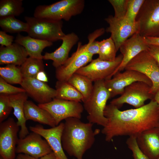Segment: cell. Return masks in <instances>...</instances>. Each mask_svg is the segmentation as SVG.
Wrapping results in <instances>:
<instances>
[{
    "instance_id": "obj_1",
    "label": "cell",
    "mask_w": 159,
    "mask_h": 159,
    "mask_svg": "<svg viewBox=\"0 0 159 159\" xmlns=\"http://www.w3.org/2000/svg\"><path fill=\"white\" fill-rule=\"evenodd\" d=\"M104 114L107 121L101 132L107 142L118 136L136 138L159 125V107L154 99L140 107L123 111L110 104L106 105Z\"/></svg>"
},
{
    "instance_id": "obj_2",
    "label": "cell",
    "mask_w": 159,
    "mask_h": 159,
    "mask_svg": "<svg viewBox=\"0 0 159 159\" xmlns=\"http://www.w3.org/2000/svg\"><path fill=\"white\" fill-rule=\"evenodd\" d=\"M64 123L61 137L64 150L76 159H83L85 153L93 145L99 130L94 131L93 124L84 122L76 118H67Z\"/></svg>"
},
{
    "instance_id": "obj_3",
    "label": "cell",
    "mask_w": 159,
    "mask_h": 159,
    "mask_svg": "<svg viewBox=\"0 0 159 159\" xmlns=\"http://www.w3.org/2000/svg\"><path fill=\"white\" fill-rule=\"evenodd\" d=\"M85 6L84 0H62L49 5L38 6L33 15L37 18L68 21L81 14Z\"/></svg>"
},
{
    "instance_id": "obj_4",
    "label": "cell",
    "mask_w": 159,
    "mask_h": 159,
    "mask_svg": "<svg viewBox=\"0 0 159 159\" xmlns=\"http://www.w3.org/2000/svg\"><path fill=\"white\" fill-rule=\"evenodd\" d=\"M93 90L89 98L83 103L84 109L87 112L88 122L104 127L107 120L104 112L110 93L106 87L105 80L94 82Z\"/></svg>"
},
{
    "instance_id": "obj_5",
    "label": "cell",
    "mask_w": 159,
    "mask_h": 159,
    "mask_svg": "<svg viewBox=\"0 0 159 159\" xmlns=\"http://www.w3.org/2000/svg\"><path fill=\"white\" fill-rule=\"evenodd\" d=\"M29 26L28 36L37 39L52 42L62 40L65 34L62 30V20L25 16Z\"/></svg>"
},
{
    "instance_id": "obj_6",
    "label": "cell",
    "mask_w": 159,
    "mask_h": 159,
    "mask_svg": "<svg viewBox=\"0 0 159 159\" xmlns=\"http://www.w3.org/2000/svg\"><path fill=\"white\" fill-rule=\"evenodd\" d=\"M136 21L141 36L159 37V0H145Z\"/></svg>"
},
{
    "instance_id": "obj_7",
    "label": "cell",
    "mask_w": 159,
    "mask_h": 159,
    "mask_svg": "<svg viewBox=\"0 0 159 159\" xmlns=\"http://www.w3.org/2000/svg\"><path fill=\"white\" fill-rule=\"evenodd\" d=\"M151 87L140 81L133 83L126 87L119 97L113 99L110 104L119 109L127 103L138 108L145 105L147 100L154 99V95L150 92Z\"/></svg>"
},
{
    "instance_id": "obj_8",
    "label": "cell",
    "mask_w": 159,
    "mask_h": 159,
    "mask_svg": "<svg viewBox=\"0 0 159 159\" xmlns=\"http://www.w3.org/2000/svg\"><path fill=\"white\" fill-rule=\"evenodd\" d=\"M40 107L49 112L53 118L56 125L70 117L80 119L84 108L80 102L54 98L47 103L38 104Z\"/></svg>"
},
{
    "instance_id": "obj_9",
    "label": "cell",
    "mask_w": 159,
    "mask_h": 159,
    "mask_svg": "<svg viewBox=\"0 0 159 159\" xmlns=\"http://www.w3.org/2000/svg\"><path fill=\"white\" fill-rule=\"evenodd\" d=\"M122 59L121 54L111 61L102 60L98 58L92 60L89 64L81 67L75 73L87 77L92 82L109 80L114 75Z\"/></svg>"
},
{
    "instance_id": "obj_10",
    "label": "cell",
    "mask_w": 159,
    "mask_h": 159,
    "mask_svg": "<svg viewBox=\"0 0 159 159\" xmlns=\"http://www.w3.org/2000/svg\"><path fill=\"white\" fill-rule=\"evenodd\" d=\"M125 69L137 71L147 76L152 84L150 90L152 94L154 95L159 89V67L148 51H143L133 58L127 65Z\"/></svg>"
},
{
    "instance_id": "obj_11",
    "label": "cell",
    "mask_w": 159,
    "mask_h": 159,
    "mask_svg": "<svg viewBox=\"0 0 159 159\" xmlns=\"http://www.w3.org/2000/svg\"><path fill=\"white\" fill-rule=\"evenodd\" d=\"M19 127L9 117L0 124V155L3 159H15Z\"/></svg>"
},
{
    "instance_id": "obj_12",
    "label": "cell",
    "mask_w": 159,
    "mask_h": 159,
    "mask_svg": "<svg viewBox=\"0 0 159 159\" xmlns=\"http://www.w3.org/2000/svg\"><path fill=\"white\" fill-rule=\"evenodd\" d=\"M105 20L109 24L106 31L111 34L110 37L117 51L125 41L135 33H139V25L137 21L133 23L125 18H117L112 15Z\"/></svg>"
},
{
    "instance_id": "obj_13",
    "label": "cell",
    "mask_w": 159,
    "mask_h": 159,
    "mask_svg": "<svg viewBox=\"0 0 159 159\" xmlns=\"http://www.w3.org/2000/svg\"><path fill=\"white\" fill-rule=\"evenodd\" d=\"M110 79L105 80V83L110 93V98L121 95L125 88L133 83L138 81L145 82L151 87L150 80L145 75L137 71L125 69L115 74Z\"/></svg>"
},
{
    "instance_id": "obj_14",
    "label": "cell",
    "mask_w": 159,
    "mask_h": 159,
    "mask_svg": "<svg viewBox=\"0 0 159 159\" xmlns=\"http://www.w3.org/2000/svg\"><path fill=\"white\" fill-rule=\"evenodd\" d=\"M93 56L86 52L84 45L79 42L76 51L63 65L56 68V78L58 80L67 81L78 69L90 62Z\"/></svg>"
},
{
    "instance_id": "obj_15",
    "label": "cell",
    "mask_w": 159,
    "mask_h": 159,
    "mask_svg": "<svg viewBox=\"0 0 159 159\" xmlns=\"http://www.w3.org/2000/svg\"><path fill=\"white\" fill-rule=\"evenodd\" d=\"M39 134L32 132L22 139H19L16 153H23L39 159L52 152L49 145Z\"/></svg>"
},
{
    "instance_id": "obj_16",
    "label": "cell",
    "mask_w": 159,
    "mask_h": 159,
    "mask_svg": "<svg viewBox=\"0 0 159 159\" xmlns=\"http://www.w3.org/2000/svg\"><path fill=\"white\" fill-rule=\"evenodd\" d=\"M21 85L27 95L39 104L49 102L56 96L55 89L36 78H23Z\"/></svg>"
},
{
    "instance_id": "obj_17",
    "label": "cell",
    "mask_w": 159,
    "mask_h": 159,
    "mask_svg": "<svg viewBox=\"0 0 159 159\" xmlns=\"http://www.w3.org/2000/svg\"><path fill=\"white\" fill-rule=\"evenodd\" d=\"M64 123L61 122L57 125L46 129L39 125L30 126L29 130L32 132L40 135L47 142L52 152L58 159H69L63 148L61 137Z\"/></svg>"
},
{
    "instance_id": "obj_18",
    "label": "cell",
    "mask_w": 159,
    "mask_h": 159,
    "mask_svg": "<svg viewBox=\"0 0 159 159\" xmlns=\"http://www.w3.org/2000/svg\"><path fill=\"white\" fill-rule=\"evenodd\" d=\"M148 47L145 37L139 33H135L125 41L119 48L122 56V61L115 71L114 75L125 69L128 63L140 53L144 51H148Z\"/></svg>"
},
{
    "instance_id": "obj_19",
    "label": "cell",
    "mask_w": 159,
    "mask_h": 159,
    "mask_svg": "<svg viewBox=\"0 0 159 159\" xmlns=\"http://www.w3.org/2000/svg\"><path fill=\"white\" fill-rule=\"evenodd\" d=\"M79 39L78 36L74 32L65 34L62 39L61 45L52 52H46L43 55V59L52 60V65L56 68L60 67L68 58L70 51Z\"/></svg>"
},
{
    "instance_id": "obj_20",
    "label": "cell",
    "mask_w": 159,
    "mask_h": 159,
    "mask_svg": "<svg viewBox=\"0 0 159 159\" xmlns=\"http://www.w3.org/2000/svg\"><path fill=\"white\" fill-rule=\"evenodd\" d=\"M136 139L140 148L150 159L159 158V130L158 127L144 131Z\"/></svg>"
},
{
    "instance_id": "obj_21",
    "label": "cell",
    "mask_w": 159,
    "mask_h": 159,
    "mask_svg": "<svg viewBox=\"0 0 159 159\" xmlns=\"http://www.w3.org/2000/svg\"><path fill=\"white\" fill-rule=\"evenodd\" d=\"M9 96L10 105L14 110V114L17 120V123L20 127L19 139H22L29 134L24 113V104L28 95L25 92Z\"/></svg>"
},
{
    "instance_id": "obj_22",
    "label": "cell",
    "mask_w": 159,
    "mask_h": 159,
    "mask_svg": "<svg viewBox=\"0 0 159 159\" xmlns=\"http://www.w3.org/2000/svg\"><path fill=\"white\" fill-rule=\"evenodd\" d=\"M28 56L25 48L15 42L9 46L0 47V65L12 64L20 66Z\"/></svg>"
},
{
    "instance_id": "obj_23",
    "label": "cell",
    "mask_w": 159,
    "mask_h": 159,
    "mask_svg": "<svg viewBox=\"0 0 159 159\" xmlns=\"http://www.w3.org/2000/svg\"><path fill=\"white\" fill-rule=\"evenodd\" d=\"M14 41L25 48L30 57L39 59H43V50L53 44L52 42L24 36L20 33L17 35Z\"/></svg>"
},
{
    "instance_id": "obj_24",
    "label": "cell",
    "mask_w": 159,
    "mask_h": 159,
    "mask_svg": "<svg viewBox=\"0 0 159 159\" xmlns=\"http://www.w3.org/2000/svg\"><path fill=\"white\" fill-rule=\"evenodd\" d=\"M24 113L26 120H32L51 127L57 126L53 118L49 112L31 101L27 100L25 102Z\"/></svg>"
},
{
    "instance_id": "obj_25",
    "label": "cell",
    "mask_w": 159,
    "mask_h": 159,
    "mask_svg": "<svg viewBox=\"0 0 159 159\" xmlns=\"http://www.w3.org/2000/svg\"><path fill=\"white\" fill-rule=\"evenodd\" d=\"M55 88L57 95L55 98L80 102L82 101V95L67 81L58 80Z\"/></svg>"
},
{
    "instance_id": "obj_26",
    "label": "cell",
    "mask_w": 159,
    "mask_h": 159,
    "mask_svg": "<svg viewBox=\"0 0 159 159\" xmlns=\"http://www.w3.org/2000/svg\"><path fill=\"white\" fill-rule=\"evenodd\" d=\"M67 81L82 95L83 97L82 101L83 102L89 98L92 92L93 85L92 82L89 78L83 75L75 73Z\"/></svg>"
},
{
    "instance_id": "obj_27",
    "label": "cell",
    "mask_w": 159,
    "mask_h": 159,
    "mask_svg": "<svg viewBox=\"0 0 159 159\" xmlns=\"http://www.w3.org/2000/svg\"><path fill=\"white\" fill-rule=\"evenodd\" d=\"M0 26L2 31L11 33L27 32L29 29L26 22L22 21L14 16L0 18Z\"/></svg>"
},
{
    "instance_id": "obj_28",
    "label": "cell",
    "mask_w": 159,
    "mask_h": 159,
    "mask_svg": "<svg viewBox=\"0 0 159 159\" xmlns=\"http://www.w3.org/2000/svg\"><path fill=\"white\" fill-rule=\"evenodd\" d=\"M23 0H0V18L17 16L24 11Z\"/></svg>"
},
{
    "instance_id": "obj_29",
    "label": "cell",
    "mask_w": 159,
    "mask_h": 159,
    "mask_svg": "<svg viewBox=\"0 0 159 159\" xmlns=\"http://www.w3.org/2000/svg\"><path fill=\"white\" fill-rule=\"evenodd\" d=\"M23 78H36L38 73L44 71V65L42 59L29 57L20 66Z\"/></svg>"
},
{
    "instance_id": "obj_30",
    "label": "cell",
    "mask_w": 159,
    "mask_h": 159,
    "mask_svg": "<svg viewBox=\"0 0 159 159\" xmlns=\"http://www.w3.org/2000/svg\"><path fill=\"white\" fill-rule=\"evenodd\" d=\"M0 76L9 84L21 85L23 77L20 66L9 64L0 67Z\"/></svg>"
},
{
    "instance_id": "obj_31",
    "label": "cell",
    "mask_w": 159,
    "mask_h": 159,
    "mask_svg": "<svg viewBox=\"0 0 159 159\" xmlns=\"http://www.w3.org/2000/svg\"><path fill=\"white\" fill-rule=\"evenodd\" d=\"M117 52L114 43L110 37L100 41L98 57L99 59L105 61H113L116 59Z\"/></svg>"
},
{
    "instance_id": "obj_32",
    "label": "cell",
    "mask_w": 159,
    "mask_h": 159,
    "mask_svg": "<svg viewBox=\"0 0 159 159\" xmlns=\"http://www.w3.org/2000/svg\"><path fill=\"white\" fill-rule=\"evenodd\" d=\"M145 0H127V11L125 18L130 22L135 23L137 16Z\"/></svg>"
},
{
    "instance_id": "obj_33",
    "label": "cell",
    "mask_w": 159,
    "mask_h": 159,
    "mask_svg": "<svg viewBox=\"0 0 159 159\" xmlns=\"http://www.w3.org/2000/svg\"><path fill=\"white\" fill-rule=\"evenodd\" d=\"M9 103L8 95L0 94V123L5 120L12 109Z\"/></svg>"
},
{
    "instance_id": "obj_34",
    "label": "cell",
    "mask_w": 159,
    "mask_h": 159,
    "mask_svg": "<svg viewBox=\"0 0 159 159\" xmlns=\"http://www.w3.org/2000/svg\"><path fill=\"white\" fill-rule=\"evenodd\" d=\"M136 138L135 137H129L126 141L128 148L132 152L133 159H150L139 148Z\"/></svg>"
},
{
    "instance_id": "obj_35",
    "label": "cell",
    "mask_w": 159,
    "mask_h": 159,
    "mask_svg": "<svg viewBox=\"0 0 159 159\" xmlns=\"http://www.w3.org/2000/svg\"><path fill=\"white\" fill-rule=\"evenodd\" d=\"M114 11V16L117 18H124L127 11V0H109Z\"/></svg>"
},
{
    "instance_id": "obj_36",
    "label": "cell",
    "mask_w": 159,
    "mask_h": 159,
    "mask_svg": "<svg viewBox=\"0 0 159 159\" xmlns=\"http://www.w3.org/2000/svg\"><path fill=\"white\" fill-rule=\"evenodd\" d=\"M22 88L13 86L7 83L0 77V93L8 95L25 92Z\"/></svg>"
},
{
    "instance_id": "obj_37",
    "label": "cell",
    "mask_w": 159,
    "mask_h": 159,
    "mask_svg": "<svg viewBox=\"0 0 159 159\" xmlns=\"http://www.w3.org/2000/svg\"><path fill=\"white\" fill-rule=\"evenodd\" d=\"M86 52L93 55L98 54L100 49V41L95 40H88V42L84 45Z\"/></svg>"
},
{
    "instance_id": "obj_38",
    "label": "cell",
    "mask_w": 159,
    "mask_h": 159,
    "mask_svg": "<svg viewBox=\"0 0 159 159\" xmlns=\"http://www.w3.org/2000/svg\"><path fill=\"white\" fill-rule=\"evenodd\" d=\"M14 39L13 36L7 34L2 30L0 31V44L1 46L7 47L11 45Z\"/></svg>"
},
{
    "instance_id": "obj_39",
    "label": "cell",
    "mask_w": 159,
    "mask_h": 159,
    "mask_svg": "<svg viewBox=\"0 0 159 159\" xmlns=\"http://www.w3.org/2000/svg\"><path fill=\"white\" fill-rule=\"evenodd\" d=\"M148 52L155 59L159 67V46L149 45Z\"/></svg>"
},
{
    "instance_id": "obj_40",
    "label": "cell",
    "mask_w": 159,
    "mask_h": 159,
    "mask_svg": "<svg viewBox=\"0 0 159 159\" xmlns=\"http://www.w3.org/2000/svg\"><path fill=\"white\" fill-rule=\"evenodd\" d=\"M105 31V30L103 28L96 30L88 35V40H95L97 38L103 35Z\"/></svg>"
},
{
    "instance_id": "obj_41",
    "label": "cell",
    "mask_w": 159,
    "mask_h": 159,
    "mask_svg": "<svg viewBox=\"0 0 159 159\" xmlns=\"http://www.w3.org/2000/svg\"><path fill=\"white\" fill-rule=\"evenodd\" d=\"M145 39L148 45L159 46V37H145Z\"/></svg>"
},
{
    "instance_id": "obj_42",
    "label": "cell",
    "mask_w": 159,
    "mask_h": 159,
    "mask_svg": "<svg viewBox=\"0 0 159 159\" xmlns=\"http://www.w3.org/2000/svg\"><path fill=\"white\" fill-rule=\"evenodd\" d=\"M36 78L37 80L44 82L48 81V79L46 74L44 71L39 72L37 74Z\"/></svg>"
},
{
    "instance_id": "obj_43",
    "label": "cell",
    "mask_w": 159,
    "mask_h": 159,
    "mask_svg": "<svg viewBox=\"0 0 159 159\" xmlns=\"http://www.w3.org/2000/svg\"><path fill=\"white\" fill-rule=\"evenodd\" d=\"M15 159H39L32 157L28 155L23 154H19L16 156Z\"/></svg>"
},
{
    "instance_id": "obj_44",
    "label": "cell",
    "mask_w": 159,
    "mask_h": 159,
    "mask_svg": "<svg viewBox=\"0 0 159 159\" xmlns=\"http://www.w3.org/2000/svg\"><path fill=\"white\" fill-rule=\"evenodd\" d=\"M39 159H58L53 152L48 154Z\"/></svg>"
},
{
    "instance_id": "obj_45",
    "label": "cell",
    "mask_w": 159,
    "mask_h": 159,
    "mask_svg": "<svg viewBox=\"0 0 159 159\" xmlns=\"http://www.w3.org/2000/svg\"><path fill=\"white\" fill-rule=\"evenodd\" d=\"M154 100L159 107V89L156 92L154 96Z\"/></svg>"
},
{
    "instance_id": "obj_46",
    "label": "cell",
    "mask_w": 159,
    "mask_h": 159,
    "mask_svg": "<svg viewBox=\"0 0 159 159\" xmlns=\"http://www.w3.org/2000/svg\"><path fill=\"white\" fill-rule=\"evenodd\" d=\"M0 159H3L1 157H0Z\"/></svg>"
},
{
    "instance_id": "obj_47",
    "label": "cell",
    "mask_w": 159,
    "mask_h": 159,
    "mask_svg": "<svg viewBox=\"0 0 159 159\" xmlns=\"http://www.w3.org/2000/svg\"><path fill=\"white\" fill-rule=\"evenodd\" d=\"M158 129L159 130V125L158 126Z\"/></svg>"
},
{
    "instance_id": "obj_48",
    "label": "cell",
    "mask_w": 159,
    "mask_h": 159,
    "mask_svg": "<svg viewBox=\"0 0 159 159\" xmlns=\"http://www.w3.org/2000/svg\"><path fill=\"white\" fill-rule=\"evenodd\" d=\"M157 159H159V158H158Z\"/></svg>"
},
{
    "instance_id": "obj_49",
    "label": "cell",
    "mask_w": 159,
    "mask_h": 159,
    "mask_svg": "<svg viewBox=\"0 0 159 159\" xmlns=\"http://www.w3.org/2000/svg\"></svg>"
}]
</instances>
